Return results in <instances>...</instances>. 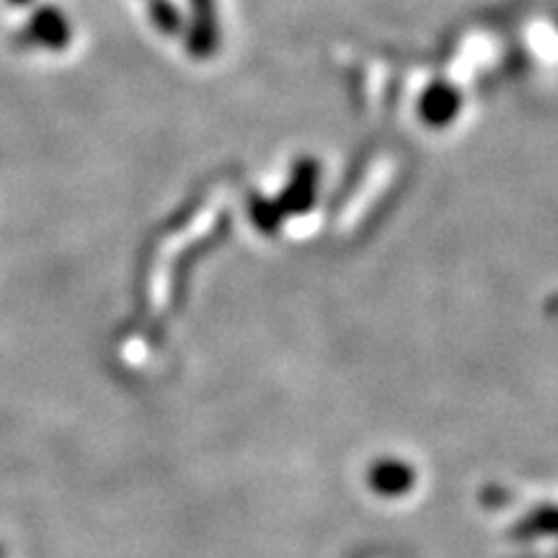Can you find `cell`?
<instances>
[{
    "instance_id": "6da1fadb",
    "label": "cell",
    "mask_w": 558,
    "mask_h": 558,
    "mask_svg": "<svg viewBox=\"0 0 558 558\" xmlns=\"http://www.w3.org/2000/svg\"><path fill=\"white\" fill-rule=\"evenodd\" d=\"M373 486L378 488V492H403V488H407L409 484H411V478H409V471L403 469V465H399V463H388V465H380L378 471L373 473Z\"/></svg>"
}]
</instances>
